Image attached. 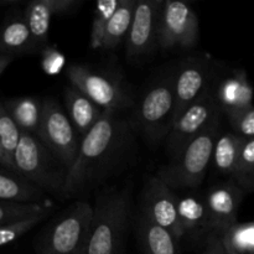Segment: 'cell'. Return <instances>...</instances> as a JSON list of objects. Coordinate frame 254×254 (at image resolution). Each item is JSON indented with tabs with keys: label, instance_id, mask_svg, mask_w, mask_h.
<instances>
[{
	"label": "cell",
	"instance_id": "obj_1",
	"mask_svg": "<svg viewBox=\"0 0 254 254\" xmlns=\"http://www.w3.org/2000/svg\"><path fill=\"white\" fill-rule=\"evenodd\" d=\"M129 141L128 122L116 112L104 111L94 128L81 139L78 154L60 196L69 198L98 183L123 158Z\"/></svg>",
	"mask_w": 254,
	"mask_h": 254
},
{
	"label": "cell",
	"instance_id": "obj_2",
	"mask_svg": "<svg viewBox=\"0 0 254 254\" xmlns=\"http://www.w3.org/2000/svg\"><path fill=\"white\" fill-rule=\"evenodd\" d=\"M130 203L131 190L128 186L104 191L97 198L86 254H123Z\"/></svg>",
	"mask_w": 254,
	"mask_h": 254
},
{
	"label": "cell",
	"instance_id": "obj_3",
	"mask_svg": "<svg viewBox=\"0 0 254 254\" xmlns=\"http://www.w3.org/2000/svg\"><path fill=\"white\" fill-rule=\"evenodd\" d=\"M93 206L74 201L52 218L35 240L37 254H86Z\"/></svg>",
	"mask_w": 254,
	"mask_h": 254
},
{
	"label": "cell",
	"instance_id": "obj_4",
	"mask_svg": "<svg viewBox=\"0 0 254 254\" xmlns=\"http://www.w3.org/2000/svg\"><path fill=\"white\" fill-rule=\"evenodd\" d=\"M14 168L19 175L45 192L61 195L69 169L37 136L21 133L14 154Z\"/></svg>",
	"mask_w": 254,
	"mask_h": 254
},
{
	"label": "cell",
	"instance_id": "obj_5",
	"mask_svg": "<svg viewBox=\"0 0 254 254\" xmlns=\"http://www.w3.org/2000/svg\"><path fill=\"white\" fill-rule=\"evenodd\" d=\"M218 124L220 121L215 122L210 128L190 141L175 158L171 159L170 164L159 170L156 176L173 190L198 188L212 161L213 148L220 135Z\"/></svg>",
	"mask_w": 254,
	"mask_h": 254
},
{
	"label": "cell",
	"instance_id": "obj_6",
	"mask_svg": "<svg viewBox=\"0 0 254 254\" xmlns=\"http://www.w3.org/2000/svg\"><path fill=\"white\" fill-rule=\"evenodd\" d=\"M67 78L71 86L86 94L103 111L119 113L133 106L128 84L116 71L89 64H71L67 68Z\"/></svg>",
	"mask_w": 254,
	"mask_h": 254
},
{
	"label": "cell",
	"instance_id": "obj_7",
	"mask_svg": "<svg viewBox=\"0 0 254 254\" xmlns=\"http://www.w3.org/2000/svg\"><path fill=\"white\" fill-rule=\"evenodd\" d=\"M176 114L173 72L150 84L141 97L135 112L134 123L153 143L168 138Z\"/></svg>",
	"mask_w": 254,
	"mask_h": 254
},
{
	"label": "cell",
	"instance_id": "obj_8",
	"mask_svg": "<svg viewBox=\"0 0 254 254\" xmlns=\"http://www.w3.org/2000/svg\"><path fill=\"white\" fill-rule=\"evenodd\" d=\"M220 107L212 88L176 116L166 138V149L175 158L190 141L220 121Z\"/></svg>",
	"mask_w": 254,
	"mask_h": 254
},
{
	"label": "cell",
	"instance_id": "obj_9",
	"mask_svg": "<svg viewBox=\"0 0 254 254\" xmlns=\"http://www.w3.org/2000/svg\"><path fill=\"white\" fill-rule=\"evenodd\" d=\"M37 138L68 169L78 154L81 138L74 130L66 111L55 98H44V113Z\"/></svg>",
	"mask_w": 254,
	"mask_h": 254
},
{
	"label": "cell",
	"instance_id": "obj_10",
	"mask_svg": "<svg viewBox=\"0 0 254 254\" xmlns=\"http://www.w3.org/2000/svg\"><path fill=\"white\" fill-rule=\"evenodd\" d=\"M198 19L192 7L184 1L164 0L159 47L164 51L191 49L198 41Z\"/></svg>",
	"mask_w": 254,
	"mask_h": 254
},
{
	"label": "cell",
	"instance_id": "obj_11",
	"mask_svg": "<svg viewBox=\"0 0 254 254\" xmlns=\"http://www.w3.org/2000/svg\"><path fill=\"white\" fill-rule=\"evenodd\" d=\"M164 0H136L133 21L126 39L129 60L140 59L159 46L161 11Z\"/></svg>",
	"mask_w": 254,
	"mask_h": 254
},
{
	"label": "cell",
	"instance_id": "obj_12",
	"mask_svg": "<svg viewBox=\"0 0 254 254\" xmlns=\"http://www.w3.org/2000/svg\"><path fill=\"white\" fill-rule=\"evenodd\" d=\"M141 215L173 233L179 241L185 237L179 218V197L158 176L149 178L144 186Z\"/></svg>",
	"mask_w": 254,
	"mask_h": 254
},
{
	"label": "cell",
	"instance_id": "obj_13",
	"mask_svg": "<svg viewBox=\"0 0 254 254\" xmlns=\"http://www.w3.org/2000/svg\"><path fill=\"white\" fill-rule=\"evenodd\" d=\"M176 114L200 99L210 87L211 68L208 61L201 57H190L181 62L173 72Z\"/></svg>",
	"mask_w": 254,
	"mask_h": 254
},
{
	"label": "cell",
	"instance_id": "obj_14",
	"mask_svg": "<svg viewBox=\"0 0 254 254\" xmlns=\"http://www.w3.org/2000/svg\"><path fill=\"white\" fill-rule=\"evenodd\" d=\"M246 191L233 180L212 186L205 196L210 231L223 232L237 223V215Z\"/></svg>",
	"mask_w": 254,
	"mask_h": 254
},
{
	"label": "cell",
	"instance_id": "obj_15",
	"mask_svg": "<svg viewBox=\"0 0 254 254\" xmlns=\"http://www.w3.org/2000/svg\"><path fill=\"white\" fill-rule=\"evenodd\" d=\"M213 92L220 111L226 116L253 106V87L243 69H233L218 82Z\"/></svg>",
	"mask_w": 254,
	"mask_h": 254
},
{
	"label": "cell",
	"instance_id": "obj_16",
	"mask_svg": "<svg viewBox=\"0 0 254 254\" xmlns=\"http://www.w3.org/2000/svg\"><path fill=\"white\" fill-rule=\"evenodd\" d=\"M78 4L79 1L77 0H34L29 2L24 16L40 50L47 46L52 16L71 11Z\"/></svg>",
	"mask_w": 254,
	"mask_h": 254
},
{
	"label": "cell",
	"instance_id": "obj_17",
	"mask_svg": "<svg viewBox=\"0 0 254 254\" xmlns=\"http://www.w3.org/2000/svg\"><path fill=\"white\" fill-rule=\"evenodd\" d=\"M40 51L24 14L10 15L0 26V55L16 57Z\"/></svg>",
	"mask_w": 254,
	"mask_h": 254
},
{
	"label": "cell",
	"instance_id": "obj_18",
	"mask_svg": "<svg viewBox=\"0 0 254 254\" xmlns=\"http://www.w3.org/2000/svg\"><path fill=\"white\" fill-rule=\"evenodd\" d=\"M66 113L79 138H84L94 128L104 111L99 108L86 94L73 86L64 89V93Z\"/></svg>",
	"mask_w": 254,
	"mask_h": 254
},
{
	"label": "cell",
	"instance_id": "obj_19",
	"mask_svg": "<svg viewBox=\"0 0 254 254\" xmlns=\"http://www.w3.org/2000/svg\"><path fill=\"white\" fill-rule=\"evenodd\" d=\"M2 103L21 133L37 136L44 113V98L17 97L5 99Z\"/></svg>",
	"mask_w": 254,
	"mask_h": 254
},
{
	"label": "cell",
	"instance_id": "obj_20",
	"mask_svg": "<svg viewBox=\"0 0 254 254\" xmlns=\"http://www.w3.org/2000/svg\"><path fill=\"white\" fill-rule=\"evenodd\" d=\"M46 192L11 170H0V201L16 203H41Z\"/></svg>",
	"mask_w": 254,
	"mask_h": 254
},
{
	"label": "cell",
	"instance_id": "obj_21",
	"mask_svg": "<svg viewBox=\"0 0 254 254\" xmlns=\"http://www.w3.org/2000/svg\"><path fill=\"white\" fill-rule=\"evenodd\" d=\"M138 231L141 248L145 254H181L180 241L143 215L139 217Z\"/></svg>",
	"mask_w": 254,
	"mask_h": 254
},
{
	"label": "cell",
	"instance_id": "obj_22",
	"mask_svg": "<svg viewBox=\"0 0 254 254\" xmlns=\"http://www.w3.org/2000/svg\"><path fill=\"white\" fill-rule=\"evenodd\" d=\"M245 138L233 131H227L218 135L212 154L213 168L220 174L233 179L238 169L240 154Z\"/></svg>",
	"mask_w": 254,
	"mask_h": 254
},
{
	"label": "cell",
	"instance_id": "obj_23",
	"mask_svg": "<svg viewBox=\"0 0 254 254\" xmlns=\"http://www.w3.org/2000/svg\"><path fill=\"white\" fill-rule=\"evenodd\" d=\"M179 218L184 236L207 231L210 232V221L205 200L195 195L179 198Z\"/></svg>",
	"mask_w": 254,
	"mask_h": 254
},
{
	"label": "cell",
	"instance_id": "obj_24",
	"mask_svg": "<svg viewBox=\"0 0 254 254\" xmlns=\"http://www.w3.org/2000/svg\"><path fill=\"white\" fill-rule=\"evenodd\" d=\"M136 0H119V6L104 32L102 49L113 50L127 39L133 21Z\"/></svg>",
	"mask_w": 254,
	"mask_h": 254
},
{
	"label": "cell",
	"instance_id": "obj_25",
	"mask_svg": "<svg viewBox=\"0 0 254 254\" xmlns=\"http://www.w3.org/2000/svg\"><path fill=\"white\" fill-rule=\"evenodd\" d=\"M220 233L230 254H254V222H237Z\"/></svg>",
	"mask_w": 254,
	"mask_h": 254
},
{
	"label": "cell",
	"instance_id": "obj_26",
	"mask_svg": "<svg viewBox=\"0 0 254 254\" xmlns=\"http://www.w3.org/2000/svg\"><path fill=\"white\" fill-rule=\"evenodd\" d=\"M118 6L119 0H99L96 2L93 22H92L91 42H89L92 50L102 49L104 32H106L107 26Z\"/></svg>",
	"mask_w": 254,
	"mask_h": 254
},
{
	"label": "cell",
	"instance_id": "obj_27",
	"mask_svg": "<svg viewBox=\"0 0 254 254\" xmlns=\"http://www.w3.org/2000/svg\"><path fill=\"white\" fill-rule=\"evenodd\" d=\"M50 211H52L51 207L41 203H16L0 201V227L20 222Z\"/></svg>",
	"mask_w": 254,
	"mask_h": 254
},
{
	"label": "cell",
	"instance_id": "obj_28",
	"mask_svg": "<svg viewBox=\"0 0 254 254\" xmlns=\"http://www.w3.org/2000/svg\"><path fill=\"white\" fill-rule=\"evenodd\" d=\"M20 136H21V131L12 121L2 101H0V141H1L2 149L6 156L7 164L15 173L16 170L14 168V154L20 141Z\"/></svg>",
	"mask_w": 254,
	"mask_h": 254
},
{
	"label": "cell",
	"instance_id": "obj_29",
	"mask_svg": "<svg viewBox=\"0 0 254 254\" xmlns=\"http://www.w3.org/2000/svg\"><path fill=\"white\" fill-rule=\"evenodd\" d=\"M50 213H51V211L46 213H42V215L35 216V217L27 218V220L20 221V222H15L11 223V225L0 227V247L14 242L17 238L24 236L26 232L31 231L32 228L36 227L40 222H42L45 218L49 217Z\"/></svg>",
	"mask_w": 254,
	"mask_h": 254
},
{
	"label": "cell",
	"instance_id": "obj_30",
	"mask_svg": "<svg viewBox=\"0 0 254 254\" xmlns=\"http://www.w3.org/2000/svg\"><path fill=\"white\" fill-rule=\"evenodd\" d=\"M232 131L242 138H254V106L227 116Z\"/></svg>",
	"mask_w": 254,
	"mask_h": 254
},
{
	"label": "cell",
	"instance_id": "obj_31",
	"mask_svg": "<svg viewBox=\"0 0 254 254\" xmlns=\"http://www.w3.org/2000/svg\"><path fill=\"white\" fill-rule=\"evenodd\" d=\"M254 169V138H248L243 140L242 149L240 154V163H238V169L236 175L233 176L235 183L240 181L241 179L245 178L248 173H251Z\"/></svg>",
	"mask_w": 254,
	"mask_h": 254
},
{
	"label": "cell",
	"instance_id": "obj_32",
	"mask_svg": "<svg viewBox=\"0 0 254 254\" xmlns=\"http://www.w3.org/2000/svg\"><path fill=\"white\" fill-rule=\"evenodd\" d=\"M64 56L56 47L46 46L42 50V67L47 74H57L64 68Z\"/></svg>",
	"mask_w": 254,
	"mask_h": 254
},
{
	"label": "cell",
	"instance_id": "obj_33",
	"mask_svg": "<svg viewBox=\"0 0 254 254\" xmlns=\"http://www.w3.org/2000/svg\"><path fill=\"white\" fill-rule=\"evenodd\" d=\"M202 254H230L226 250L222 236L217 231H210L206 236Z\"/></svg>",
	"mask_w": 254,
	"mask_h": 254
},
{
	"label": "cell",
	"instance_id": "obj_34",
	"mask_svg": "<svg viewBox=\"0 0 254 254\" xmlns=\"http://www.w3.org/2000/svg\"><path fill=\"white\" fill-rule=\"evenodd\" d=\"M238 185L248 192V191H254V169L251 173H248L245 178L241 179L240 181H237Z\"/></svg>",
	"mask_w": 254,
	"mask_h": 254
},
{
	"label": "cell",
	"instance_id": "obj_35",
	"mask_svg": "<svg viewBox=\"0 0 254 254\" xmlns=\"http://www.w3.org/2000/svg\"><path fill=\"white\" fill-rule=\"evenodd\" d=\"M12 61H14V57L6 56V55H0V74L7 68V66H9Z\"/></svg>",
	"mask_w": 254,
	"mask_h": 254
},
{
	"label": "cell",
	"instance_id": "obj_36",
	"mask_svg": "<svg viewBox=\"0 0 254 254\" xmlns=\"http://www.w3.org/2000/svg\"><path fill=\"white\" fill-rule=\"evenodd\" d=\"M0 159H1L2 161H4V164L5 165L7 166V168L10 169V170H11V168H10L9 166V164H7V160H6V156H5V153H4V149H2V145H1V141H0ZM14 171V170H12Z\"/></svg>",
	"mask_w": 254,
	"mask_h": 254
},
{
	"label": "cell",
	"instance_id": "obj_37",
	"mask_svg": "<svg viewBox=\"0 0 254 254\" xmlns=\"http://www.w3.org/2000/svg\"><path fill=\"white\" fill-rule=\"evenodd\" d=\"M0 170H10V169L7 168L6 165H5L4 161H2L1 159H0ZM11 171H12V170H11Z\"/></svg>",
	"mask_w": 254,
	"mask_h": 254
}]
</instances>
